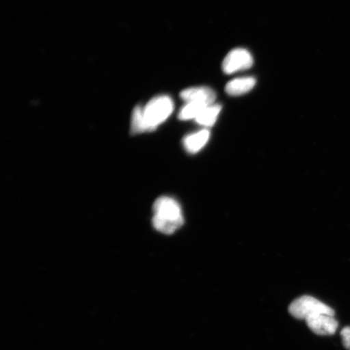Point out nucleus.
I'll list each match as a JSON object with an SVG mask.
<instances>
[{
  "label": "nucleus",
  "mask_w": 350,
  "mask_h": 350,
  "mask_svg": "<svg viewBox=\"0 0 350 350\" xmlns=\"http://www.w3.org/2000/svg\"><path fill=\"white\" fill-rule=\"evenodd\" d=\"M342 338L343 345L345 349L350 350V327H345L340 332Z\"/></svg>",
  "instance_id": "9b49d317"
},
{
  "label": "nucleus",
  "mask_w": 350,
  "mask_h": 350,
  "mask_svg": "<svg viewBox=\"0 0 350 350\" xmlns=\"http://www.w3.org/2000/svg\"><path fill=\"white\" fill-rule=\"evenodd\" d=\"M256 79L242 77L234 79L226 86V92L230 96H240L248 93L256 85Z\"/></svg>",
  "instance_id": "0eeeda50"
},
{
  "label": "nucleus",
  "mask_w": 350,
  "mask_h": 350,
  "mask_svg": "<svg viewBox=\"0 0 350 350\" xmlns=\"http://www.w3.org/2000/svg\"><path fill=\"white\" fill-rule=\"evenodd\" d=\"M174 103L167 96L153 98L146 107L135 109L131 120V131L141 133L154 130L172 115Z\"/></svg>",
  "instance_id": "f257e3e1"
},
{
  "label": "nucleus",
  "mask_w": 350,
  "mask_h": 350,
  "mask_svg": "<svg viewBox=\"0 0 350 350\" xmlns=\"http://www.w3.org/2000/svg\"><path fill=\"white\" fill-rule=\"evenodd\" d=\"M288 312L296 319H305L314 314L325 313L335 314L334 309L310 296H303L290 305Z\"/></svg>",
  "instance_id": "7ed1b4c3"
},
{
  "label": "nucleus",
  "mask_w": 350,
  "mask_h": 350,
  "mask_svg": "<svg viewBox=\"0 0 350 350\" xmlns=\"http://www.w3.org/2000/svg\"><path fill=\"white\" fill-rule=\"evenodd\" d=\"M253 65V57L250 52L245 49L231 51L226 55L222 64V69L226 74H233L250 68Z\"/></svg>",
  "instance_id": "20e7f679"
},
{
  "label": "nucleus",
  "mask_w": 350,
  "mask_h": 350,
  "mask_svg": "<svg viewBox=\"0 0 350 350\" xmlns=\"http://www.w3.org/2000/svg\"><path fill=\"white\" fill-rule=\"evenodd\" d=\"M209 105L200 103H187L179 112V119L182 120H196L205 107Z\"/></svg>",
  "instance_id": "9d476101"
},
{
  "label": "nucleus",
  "mask_w": 350,
  "mask_h": 350,
  "mask_svg": "<svg viewBox=\"0 0 350 350\" xmlns=\"http://www.w3.org/2000/svg\"><path fill=\"white\" fill-rule=\"evenodd\" d=\"M153 227L161 233L172 234L183 224L180 205L170 197L163 196L153 204Z\"/></svg>",
  "instance_id": "f03ea898"
},
{
  "label": "nucleus",
  "mask_w": 350,
  "mask_h": 350,
  "mask_svg": "<svg viewBox=\"0 0 350 350\" xmlns=\"http://www.w3.org/2000/svg\"><path fill=\"white\" fill-rule=\"evenodd\" d=\"M210 137L209 131L204 129L189 135L183 139V146L186 150L190 153L198 152L208 142Z\"/></svg>",
  "instance_id": "6e6552de"
},
{
  "label": "nucleus",
  "mask_w": 350,
  "mask_h": 350,
  "mask_svg": "<svg viewBox=\"0 0 350 350\" xmlns=\"http://www.w3.org/2000/svg\"><path fill=\"white\" fill-rule=\"evenodd\" d=\"M221 111L220 105L212 104L204 109V111L196 118V121L199 124L205 126H212L215 124L219 113Z\"/></svg>",
  "instance_id": "1a4fd4ad"
},
{
  "label": "nucleus",
  "mask_w": 350,
  "mask_h": 350,
  "mask_svg": "<svg viewBox=\"0 0 350 350\" xmlns=\"http://www.w3.org/2000/svg\"><path fill=\"white\" fill-rule=\"evenodd\" d=\"M306 325L314 334L319 336L334 335L338 329V322L336 321L335 314H317L305 319Z\"/></svg>",
  "instance_id": "39448f33"
},
{
  "label": "nucleus",
  "mask_w": 350,
  "mask_h": 350,
  "mask_svg": "<svg viewBox=\"0 0 350 350\" xmlns=\"http://www.w3.org/2000/svg\"><path fill=\"white\" fill-rule=\"evenodd\" d=\"M181 98L187 103H200L212 105L216 99V94L208 87H193L183 90Z\"/></svg>",
  "instance_id": "423d86ee"
}]
</instances>
